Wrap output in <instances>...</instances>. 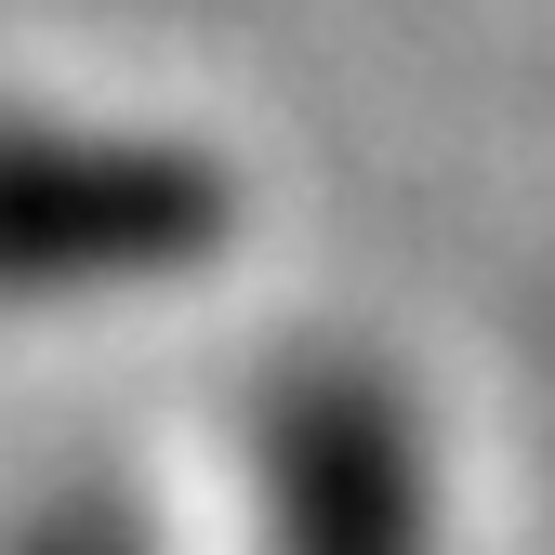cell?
I'll return each instance as SVG.
<instances>
[{"instance_id": "cell-1", "label": "cell", "mask_w": 555, "mask_h": 555, "mask_svg": "<svg viewBox=\"0 0 555 555\" xmlns=\"http://www.w3.org/2000/svg\"><path fill=\"white\" fill-rule=\"evenodd\" d=\"M225 238H238V185L198 146L0 119V305L198 278Z\"/></svg>"}, {"instance_id": "cell-2", "label": "cell", "mask_w": 555, "mask_h": 555, "mask_svg": "<svg viewBox=\"0 0 555 555\" xmlns=\"http://www.w3.org/2000/svg\"><path fill=\"white\" fill-rule=\"evenodd\" d=\"M264 503H278V555H437L424 424L358 358H318V371L278 384V410H264Z\"/></svg>"}, {"instance_id": "cell-3", "label": "cell", "mask_w": 555, "mask_h": 555, "mask_svg": "<svg viewBox=\"0 0 555 555\" xmlns=\"http://www.w3.org/2000/svg\"><path fill=\"white\" fill-rule=\"evenodd\" d=\"M14 555H146V542H132V516H119V503H53Z\"/></svg>"}]
</instances>
